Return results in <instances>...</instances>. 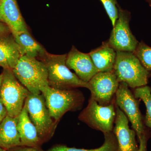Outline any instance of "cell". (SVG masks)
<instances>
[{
	"mask_svg": "<svg viewBox=\"0 0 151 151\" xmlns=\"http://www.w3.org/2000/svg\"><path fill=\"white\" fill-rule=\"evenodd\" d=\"M17 129L22 146L40 147L43 144L39 137L35 126L30 119L24 105L17 116Z\"/></svg>",
	"mask_w": 151,
	"mask_h": 151,
	"instance_id": "obj_14",
	"label": "cell"
},
{
	"mask_svg": "<svg viewBox=\"0 0 151 151\" xmlns=\"http://www.w3.org/2000/svg\"><path fill=\"white\" fill-rule=\"evenodd\" d=\"M134 95L136 98L142 100L146 105V125L151 130V88L147 86L138 87L135 89Z\"/></svg>",
	"mask_w": 151,
	"mask_h": 151,
	"instance_id": "obj_20",
	"label": "cell"
},
{
	"mask_svg": "<svg viewBox=\"0 0 151 151\" xmlns=\"http://www.w3.org/2000/svg\"><path fill=\"white\" fill-rule=\"evenodd\" d=\"M91 98L99 105L106 106L111 103L119 88V82L113 70L98 72L88 82Z\"/></svg>",
	"mask_w": 151,
	"mask_h": 151,
	"instance_id": "obj_10",
	"label": "cell"
},
{
	"mask_svg": "<svg viewBox=\"0 0 151 151\" xmlns=\"http://www.w3.org/2000/svg\"><path fill=\"white\" fill-rule=\"evenodd\" d=\"M7 115V111L5 106L0 99V124Z\"/></svg>",
	"mask_w": 151,
	"mask_h": 151,
	"instance_id": "obj_26",
	"label": "cell"
},
{
	"mask_svg": "<svg viewBox=\"0 0 151 151\" xmlns=\"http://www.w3.org/2000/svg\"><path fill=\"white\" fill-rule=\"evenodd\" d=\"M14 75L30 93L41 94L49 86L45 64L36 58L21 56L12 69Z\"/></svg>",
	"mask_w": 151,
	"mask_h": 151,
	"instance_id": "obj_2",
	"label": "cell"
},
{
	"mask_svg": "<svg viewBox=\"0 0 151 151\" xmlns=\"http://www.w3.org/2000/svg\"><path fill=\"white\" fill-rule=\"evenodd\" d=\"M129 21V13L119 7V17L108 42L116 51L134 52L138 46L137 41L130 30Z\"/></svg>",
	"mask_w": 151,
	"mask_h": 151,
	"instance_id": "obj_8",
	"label": "cell"
},
{
	"mask_svg": "<svg viewBox=\"0 0 151 151\" xmlns=\"http://www.w3.org/2000/svg\"><path fill=\"white\" fill-rule=\"evenodd\" d=\"M104 134V142L100 147L91 150L69 147L64 145H56L47 151H118V143L113 132Z\"/></svg>",
	"mask_w": 151,
	"mask_h": 151,
	"instance_id": "obj_19",
	"label": "cell"
},
{
	"mask_svg": "<svg viewBox=\"0 0 151 151\" xmlns=\"http://www.w3.org/2000/svg\"><path fill=\"white\" fill-rule=\"evenodd\" d=\"M148 1H149V2H150L151 4V0H148Z\"/></svg>",
	"mask_w": 151,
	"mask_h": 151,
	"instance_id": "obj_30",
	"label": "cell"
},
{
	"mask_svg": "<svg viewBox=\"0 0 151 151\" xmlns=\"http://www.w3.org/2000/svg\"><path fill=\"white\" fill-rule=\"evenodd\" d=\"M116 96V105L131 122L139 139L145 131L137 100L129 89L128 84L124 82L119 83Z\"/></svg>",
	"mask_w": 151,
	"mask_h": 151,
	"instance_id": "obj_9",
	"label": "cell"
},
{
	"mask_svg": "<svg viewBox=\"0 0 151 151\" xmlns=\"http://www.w3.org/2000/svg\"><path fill=\"white\" fill-rule=\"evenodd\" d=\"M6 151H45L41 148L40 147H27L20 146L15 147Z\"/></svg>",
	"mask_w": 151,
	"mask_h": 151,
	"instance_id": "obj_23",
	"label": "cell"
},
{
	"mask_svg": "<svg viewBox=\"0 0 151 151\" xmlns=\"http://www.w3.org/2000/svg\"><path fill=\"white\" fill-rule=\"evenodd\" d=\"M115 126L113 134L118 143V151H137L139 147L136 139V132L129 127V120L116 105Z\"/></svg>",
	"mask_w": 151,
	"mask_h": 151,
	"instance_id": "obj_11",
	"label": "cell"
},
{
	"mask_svg": "<svg viewBox=\"0 0 151 151\" xmlns=\"http://www.w3.org/2000/svg\"><path fill=\"white\" fill-rule=\"evenodd\" d=\"M113 70L119 83L125 82L132 88L147 84L150 73L134 52L116 51Z\"/></svg>",
	"mask_w": 151,
	"mask_h": 151,
	"instance_id": "obj_3",
	"label": "cell"
},
{
	"mask_svg": "<svg viewBox=\"0 0 151 151\" xmlns=\"http://www.w3.org/2000/svg\"><path fill=\"white\" fill-rule=\"evenodd\" d=\"M111 19L113 27L119 17V9L117 7V0H100Z\"/></svg>",
	"mask_w": 151,
	"mask_h": 151,
	"instance_id": "obj_22",
	"label": "cell"
},
{
	"mask_svg": "<svg viewBox=\"0 0 151 151\" xmlns=\"http://www.w3.org/2000/svg\"><path fill=\"white\" fill-rule=\"evenodd\" d=\"M4 151H6V150H4Z\"/></svg>",
	"mask_w": 151,
	"mask_h": 151,
	"instance_id": "obj_31",
	"label": "cell"
},
{
	"mask_svg": "<svg viewBox=\"0 0 151 151\" xmlns=\"http://www.w3.org/2000/svg\"><path fill=\"white\" fill-rule=\"evenodd\" d=\"M66 65L73 69L81 80L88 82L98 72L89 53L78 51L74 47L67 54Z\"/></svg>",
	"mask_w": 151,
	"mask_h": 151,
	"instance_id": "obj_12",
	"label": "cell"
},
{
	"mask_svg": "<svg viewBox=\"0 0 151 151\" xmlns=\"http://www.w3.org/2000/svg\"><path fill=\"white\" fill-rule=\"evenodd\" d=\"M3 81V75L2 74L0 75V88H1V86L2 83Z\"/></svg>",
	"mask_w": 151,
	"mask_h": 151,
	"instance_id": "obj_27",
	"label": "cell"
},
{
	"mask_svg": "<svg viewBox=\"0 0 151 151\" xmlns=\"http://www.w3.org/2000/svg\"><path fill=\"white\" fill-rule=\"evenodd\" d=\"M24 105L41 140L43 143L48 142L54 135L58 122L50 116L43 95L30 93Z\"/></svg>",
	"mask_w": 151,
	"mask_h": 151,
	"instance_id": "obj_5",
	"label": "cell"
},
{
	"mask_svg": "<svg viewBox=\"0 0 151 151\" xmlns=\"http://www.w3.org/2000/svg\"><path fill=\"white\" fill-rule=\"evenodd\" d=\"M21 56L18 45L13 35L0 36V66L12 70Z\"/></svg>",
	"mask_w": 151,
	"mask_h": 151,
	"instance_id": "obj_16",
	"label": "cell"
},
{
	"mask_svg": "<svg viewBox=\"0 0 151 151\" xmlns=\"http://www.w3.org/2000/svg\"><path fill=\"white\" fill-rule=\"evenodd\" d=\"M0 88V99L5 106L8 116L17 117L23 108L30 92L18 81L12 70L4 69Z\"/></svg>",
	"mask_w": 151,
	"mask_h": 151,
	"instance_id": "obj_6",
	"label": "cell"
},
{
	"mask_svg": "<svg viewBox=\"0 0 151 151\" xmlns=\"http://www.w3.org/2000/svg\"><path fill=\"white\" fill-rule=\"evenodd\" d=\"M18 45L21 56L41 58L46 50L30 35L28 31L12 35Z\"/></svg>",
	"mask_w": 151,
	"mask_h": 151,
	"instance_id": "obj_18",
	"label": "cell"
},
{
	"mask_svg": "<svg viewBox=\"0 0 151 151\" xmlns=\"http://www.w3.org/2000/svg\"><path fill=\"white\" fill-rule=\"evenodd\" d=\"M139 146L137 151H147V137L146 134L145 133L139 139Z\"/></svg>",
	"mask_w": 151,
	"mask_h": 151,
	"instance_id": "obj_24",
	"label": "cell"
},
{
	"mask_svg": "<svg viewBox=\"0 0 151 151\" xmlns=\"http://www.w3.org/2000/svg\"><path fill=\"white\" fill-rule=\"evenodd\" d=\"M22 146L17 129V117L7 115L0 124V147L7 150Z\"/></svg>",
	"mask_w": 151,
	"mask_h": 151,
	"instance_id": "obj_15",
	"label": "cell"
},
{
	"mask_svg": "<svg viewBox=\"0 0 151 151\" xmlns=\"http://www.w3.org/2000/svg\"><path fill=\"white\" fill-rule=\"evenodd\" d=\"M12 33L10 29L4 23L0 21V36L9 35Z\"/></svg>",
	"mask_w": 151,
	"mask_h": 151,
	"instance_id": "obj_25",
	"label": "cell"
},
{
	"mask_svg": "<svg viewBox=\"0 0 151 151\" xmlns=\"http://www.w3.org/2000/svg\"><path fill=\"white\" fill-rule=\"evenodd\" d=\"M0 15L3 22L8 26L12 35L27 31L17 0H0Z\"/></svg>",
	"mask_w": 151,
	"mask_h": 151,
	"instance_id": "obj_13",
	"label": "cell"
},
{
	"mask_svg": "<svg viewBox=\"0 0 151 151\" xmlns=\"http://www.w3.org/2000/svg\"><path fill=\"white\" fill-rule=\"evenodd\" d=\"M67 54L54 55L46 52L40 58L48 72L49 86L56 89L67 90L78 87L89 89L88 82L72 73L66 64Z\"/></svg>",
	"mask_w": 151,
	"mask_h": 151,
	"instance_id": "obj_1",
	"label": "cell"
},
{
	"mask_svg": "<svg viewBox=\"0 0 151 151\" xmlns=\"http://www.w3.org/2000/svg\"><path fill=\"white\" fill-rule=\"evenodd\" d=\"M116 117V108L113 102L102 106L90 97L88 105L80 113L78 119L92 129L105 134L113 132Z\"/></svg>",
	"mask_w": 151,
	"mask_h": 151,
	"instance_id": "obj_7",
	"label": "cell"
},
{
	"mask_svg": "<svg viewBox=\"0 0 151 151\" xmlns=\"http://www.w3.org/2000/svg\"><path fill=\"white\" fill-rule=\"evenodd\" d=\"M142 65L147 70H151V47L142 42L138 45L134 52Z\"/></svg>",
	"mask_w": 151,
	"mask_h": 151,
	"instance_id": "obj_21",
	"label": "cell"
},
{
	"mask_svg": "<svg viewBox=\"0 0 151 151\" xmlns=\"http://www.w3.org/2000/svg\"><path fill=\"white\" fill-rule=\"evenodd\" d=\"M4 150H4V149L2 148L1 147H0V151H4Z\"/></svg>",
	"mask_w": 151,
	"mask_h": 151,
	"instance_id": "obj_28",
	"label": "cell"
},
{
	"mask_svg": "<svg viewBox=\"0 0 151 151\" xmlns=\"http://www.w3.org/2000/svg\"><path fill=\"white\" fill-rule=\"evenodd\" d=\"M98 72L113 71L116 57V51L108 42L89 53Z\"/></svg>",
	"mask_w": 151,
	"mask_h": 151,
	"instance_id": "obj_17",
	"label": "cell"
},
{
	"mask_svg": "<svg viewBox=\"0 0 151 151\" xmlns=\"http://www.w3.org/2000/svg\"><path fill=\"white\" fill-rule=\"evenodd\" d=\"M41 93L50 116L57 122L66 112L80 109L84 102L83 94L73 89L62 90L49 86Z\"/></svg>",
	"mask_w": 151,
	"mask_h": 151,
	"instance_id": "obj_4",
	"label": "cell"
},
{
	"mask_svg": "<svg viewBox=\"0 0 151 151\" xmlns=\"http://www.w3.org/2000/svg\"><path fill=\"white\" fill-rule=\"evenodd\" d=\"M0 21L3 22L2 19L1 17V15H0Z\"/></svg>",
	"mask_w": 151,
	"mask_h": 151,
	"instance_id": "obj_29",
	"label": "cell"
}]
</instances>
